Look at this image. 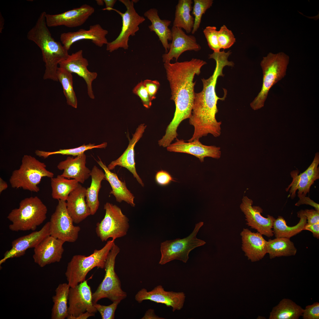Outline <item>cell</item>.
Wrapping results in <instances>:
<instances>
[{"mask_svg":"<svg viewBox=\"0 0 319 319\" xmlns=\"http://www.w3.org/2000/svg\"><path fill=\"white\" fill-rule=\"evenodd\" d=\"M298 196L299 200L295 204L296 206H299L302 204L309 205L314 207L316 210L319 211V204L311 199L309 197L299 194H298Z\"/></svg>","mask_w":319,"mask_h":319,"instance_id":"obj_49","label":"cell"},{"mask_svg":"<svg viewBox=\"0 0 319 319\" xmlns=\"http://www.w3.org/2000/svg\"><path fill=\"white\" fill-rule=\"evenodd\" d=\"M303 212L306 217L307 224H312L319 222V211L313 209H306L303 210Z\"/></svg>","mask_w":319,"mask_h":319,"instance_id":"obj_48","label":"cell"},{"mask_svg":"<svg viewBox=\"0 0 319 319\" xmlns=\"http://www.w3.org/2000/svg\"><path fill=\"white\" fill-rule=\"evenodd\" d=\"M267 253L271 259L277 257L295 255L297 249L290 238H276L269 239L266 242Z\"/></svg>","mask_w":319,"mask_h":319,"instance_id":"obj_34","label":"cell"},{"mask_svg":"<svg viewBox=\"0 0 319 319\" xmlns=\"http://www.w3.org/2000/svg\"><path fill=\"white\" fill-rule=\"evenodd\" d=\"M319 153L315 154L314 159L310 166L305 171L310 181L313 183L319 178Z\"/></svg>","mask_w":319,"mask_h":319,"instance_id":"obj_44","label":"cell"},{"mask_svg":"<svg viewBox=\"0 0 319 319\" xmlns=\"http://www.w3.org/2000/svg\"><path fill=\"white\" fill-rule=\"evenodd\" d=\"M289 62V56L282 52L269 53L263 57L260 64L263 74L262 85L260 92L250 104L253 110L263 107L270 89L286 75Z\"/></svg>","mask_w":319,"mask_h":319,"instance_id":"obj_6","label":"cell"},{"mask_svg":"<svg viewBox=\"0 0 319 319\" xmlns=\"http://www.w3.org/2000/svg\"><path fill=\"white\" fill-rule=\"evenodd\" d=\"M105 5V8L103 9V10H107L109 11H111V9L113 8V7L117 0H103Z\"/></svg>","mask_w":319,"mask_h":319,"instance_id":"obj_53","label":"cell"},{"mask_svg":"<svg viewBox=\"0 0 319 319\" xmlns=\"http://www.w3.org/2000/svg\"><path fill=\"white\" fill-rule=\"evenodd\" d=\"M304 230H307L311 232L314 237L319 239V222L310 224H307V223L304 227Z\"/></svg>","mask_w":319,"mask_h":319,"instance_id":"obj_50","label":"cell"},{"mask_svg":"<svg viewBox=\"0 0 319 319\" xmlns=\"http://www.w3.org/2000/svg\"><path fill=\"white\" fill-rule=\"evenodd\" d=\"M46 13L41 12L35 25L28 32L27 39L40 48L45 63L44 79L58 81V65L69 56L68 51L52 37L45 20Z\"/></svg>","mask_w":319,"mask_h":319,"instance_id":"obj_3","label":"cell"},{"mask_svg":"<svg viewBox=\"0 0 319 319\" xmlns=\"http://www.w3.org/2000/svg\"><path fill=\"white\" fill-rule=\"evenodd\" d=\"M155 180L156 183L161 186L167 185L171 181H175L168 172L162 170L157 172L155 176Z\"/></svg>","mask_w":319,"mask_h":319,"instance_id":"obj_47","label":"cell"},{"mask_svg":"<svg viewBox=\"0 0 319 319\" xmlns=\"http://www.w3.org/2000/svg\"><path fill=\"white\" fill-rule=\"evenodd\" d=\"M143 82L150 99L152 101L156 98V95L160 84L157 80L146 79Z\"/></svg>","mask_w":319,"mask_h":319,"instance_id":"obj_46","label":"cell"},{"mask_svg":"<svg viewBox=\"0 0 319 319\" xmlns=\"http://www.w3.org/2000/svg\"><path fill=\"white\" fill-rule=\"evenodd\" d=\"M43 162L30 155H25L22 158L19 169L14 170L9 179V182L13 188H22L31 192H38V186L42 178H51L54 174L48 170Z\"/></svg>","mask_w":319,"mask_h":319,"instance_id":"obj_7","label":"cell"},{"mask_svg":"<svg viewBox=\"0 0 319 319\" xmlns=\"http://www.w3.org/2000/svg\"><path fill=\"white\" fill-rule=\"evenodd\" d=\"M176 141L167 147L170 152L183 153L193 155L198 158L201 162L204 158L209 157L219 159L221 155V148L215 146H207L202 144L199 140L186 142L183 139H176Z\"/></svg>","mask_w":319,"mask_h":319,"instance_id":"obj_22","label":"cell"},{"mask_svg":"<svg viewBox=\"0 0 319 319\" xmlns=\"http://www.w3.org/2000/svg\"><path fill=\"white\" fill-rule=\"evenodd\" d=\"M185 298V295L183 292L166 291L161 285L157 286L149 291L142 288L137 292L135 297V300L139 303L144 300H149L171 307L173 312L180 310L183 308Z\"/></svg>","mask_w":319,"mask_h":319,"instance_id":"obj_15","label":"cell"},{"mask_svg":"<svg viewBox=\"0 0 319 319\" xmlns=\"http://www.w3.org/2000/svg\"><path fill=\"white\" fill-rule=\"evenodd\" d=\"M65 242L51 235L45 237L34 248V262L41 267L60 261Z\"/></svg>","mask_w":319,"mask_h":319,"instance_id":"obj_17","label":"cell"},{"mask_svg":"<svg viewBox=\"0 0 319 319\" xmlns=\"http://www.w3.org/2000/svg\"><path fill=\"white\" fill-rule=\"evenodd\" d=\"M95 315V313L87 311L75 317L69 315L66 318L67 319H87L89 317Z\"/></svg>","mask_w":319,"mask_h":319,"instance_id":"obj_52","label":"cell"},{"mask_svg":"<svg viewBox=\"0 0 319 319\" xmlns=\"http://www.w3.org/2000/svg\"><path fill=\"white\" fill-rule=\"evenodd\" d=\"M206 64L203 60L194 58L189 61L164 63L171 90V99L175 105L173 118L165 131V135L167 138H176L178 126L191 116L195 95L196 82H193V79L195 75L199 74L201 68Z\"/></svg>","mask_w":319,"mask_h":319,"instance_id":"obj_1","label":"cell"},{"mask_svg":"<svg viewBox=\"0 0 319 319\" xmlns=\"http://www.w3.org/2000/svg\"><path fill=\"white\" fill-rule=\"evenodd\" d=\"M108 31L99 24L89 26L88 30L81 29L75 32L61 33L60 36L61 43L68 51L74 43L82 40H89L96 46L101 47L108 43L106 35Z\"/></svg>","mask_w":319,"mask_h":319,"instance_id":"obj_19","label":"cell"},{"mask_svg":"<svg viewBox=\"0 0 319 319\" xmlns=\"http://www.w3.org/2000/svg\"><path fill=\"white\" fill-rule=\"evenodd\" d=\"M298 170H294L290 172L292 180L286 190L288 191L289 189V195L292 199L296 196V191L298 190V194L306 196L309 193L311 186L313 183L310 180L305 171L299 174Z\"/></svg>","mask_w":319,"mask_h":319,"instance_id":"obj_36","label":"cell"},{"mask_svg":"<svg viewBox=\"0 0 319 319\" xmlns=\"http://www.w3.org/2000/svg\"><path fill=\"white\" fill-rule=\"evenodd\" d=\"M141 319H163L156 315L153 309H150L147 310Z\"/></svg>","mask_w":319,"mask_h":319,"instance_id":"obj_51","label":"cell"},{"mask_svg":"<svg viewBox=\"0 0 319 319\" xmlns=\"http://www.w3.org/2000/svg\"><path fill=\"white\" fill-rule=\"evenodd\" d=\"M146 127L147 126L144 123L138 126L135 133L133 134L131 139H129V144L126 150L118 158L112 161L108 166L110 170L114 169L117 166L126 168L133 174L134 177L142 187L144 186V184L136 170L134 147L136 143L142 137Z\"/></svg>","mask_w":319,"mask_h":319,"instance_id":"obj_23","label":"cell"},{"mask_svg":"<svg viewBox=\"0 0 319 319\" xmlns=\"http://www.w3.org/2000/svg\"><path fill=\"white\" fill-rule=\"evenodd\" d=\"M218 39L220 49L229 48L236 42V39L233 32L225 25L221 26L218 31Z\"/></svg>","mask_w":319,"mask_h":319,"instance_id":"obj_40","label":"cell"},{"mask_svg":"<svg viewBox=\"0 0 319 319\" xmlns=\"http://www.w3.org/2000/svg\"><path fill=\"white\" fill-rule=\"evenodd\" d=\"M297 217L300 218L299 222L296 225L289 226L284 218L279 216L275 220L273 226L274 234L276 238L286 237L290 238L304 230L307 223L306 217L304 215L303 210L297 213Z\"/></svg>","mask_w":319,"mask_h":319,"instance_id":"obj_32","label":"cell"},{"mask_svg":"<svg viewBox=\"0 0 319 319\" xmlns=\"http://www.w3.org/2000/svg\"><path fill=\"white\" fill-rule=\"evenodd\" d=\"M253 202L247 196H244L240 205L241 211L244 213L246 224L252 229L267 237L274 235L273 230L274 222L276 219L268 215L267 218L262 216L261 214L263 210L259 206H252Z\"/></svg>","mask_w":319,"mask_h":319,"instance_id":"obj_13","label":"cell"},{"mask_svg":"<svg viewBox=\"0 0 319 319\" xmlns=\"http://www.w3.org/2000/svg\"><path fill=\"white\" fill-rule=\"evenodd\" d=\"M121 301H117L113 302L111 304L104 305L97 304H94V305L97 311L100 314L102 319H114L115 318V311Z\"/></svg>","mask_w":319,"mask_h":319,"instance_id":"obj_42","label":"cell"},{"mask_svg":"<svg viewBox=\"0 0 319 319\" xmlns=\"http://www.w3.org/2000/svg\"><path fill=\"white\" fill-rule=\"evenodd\" d=\"M126 7V10L124 13L114 9H111L116 12L122 17V26L121 30L118 37L113 41L108 42L106 50L112 52L119 48L126 50L128 48V41L130 36L135 35V33L139 30V25L145 20L143 16L139 15L136 12L134 7L135 0H120Z\"/></svg>","mask_w":319,"mask_h":319,"instance_id":"obj_11","label":"cell"},{"mask_svg":"<svg viewBox=\"0 0 319 319\" xmlns=\"http://www.w3.org/2000/svg\"><path fill=\"white\" fill-rule=\"evenodd\" d=\"M95 11L92 6L84 4L60 14H46V22L48 27L64 26L69 28L76 27L84 24Z\"/></svg>","mask_w":319,"mask_h":319,"instance_id":"obj_16","label":"cell"},{"mask_svg":"<svg viewBox=\"0 0 319 319\" xmlns=\"http://www.w3.org/2000/svg\"><path fill=\"white\" fill-rule=\"evenodd\" d=\"M8 186L7 183L1 178H0V193L6 189Z\"/></svg>","mask_w":319,"mask_h":319,"instance_id":"obj_54","label":"cell"},{"mask_svg":"<svg viewBox=\"0 0 319 319\" xmlns=\"http://www.w3.org/2000/svg\"><path fill=\"white\" fill-rule=\"evenodd\" d=\"M194 2L192 14L195 18L192 34H194L199 27L202 15L212 6L213 2L212 0H194Z\"/></svg>","mask_w":319,"mask_h":319,"instance_id":"obj_39","label":"cell"},{"mask_svg":"<svg viewBox=\"0 0 319 319\" xmlns=\"http://www.w3.org/2000/svg\"><path fill=\"white\" fill-rule=\"evenodd\" d=\"M97 162L104 172L105 179L109 183L111 186L112 190L110 193L115 196L116 201L121 203L123 201L131 206L135 207V197L127 188L125 182L120 180L117 175L111 172L100 159Z\"/></svg>","mask_w":319,"mask_h":319,"instance_id":"obj_27","label":"cell"},{"mask_svg":"<svg viewBox=\"0 0 319 319\" xmlns=\"http://www.w3.org/2000/svg\"><path fill=\"white\" fill-rule=\"evenodd\" d=\"M215 61L213 74L208 79H201L203 89L200 92L195 93L191 114L189 118V123L194 127V131L192 137L188 140L189 142L199 140L209 134L215 137L221 134L222 122L218 121L216 118L218 111L217 104L219 100H225L227 91L224 89V96L220 98L217 95L215 88L218 78L224 76L223 69L228 65V63L221 58L216 59Z\"/></svg>","mask_w":319,"mask_h":319,"instance_id":"obj_2","label":"cell"},{"mask_svg":"<svg viewBox=\"0 0 319 319\" xmlns=\"http://www.w3.org/2000/svg\"><path fill=\"white\" fill-rule=\"evenodd\" d=\"M120 251V248L114 243L105 263L104 277L96 291L92 293L93 304L104 298H108L113 302L121 301L126 297L127 293L122 289L121 281L115 270L116 258Z\"/></svg>","mask_w":319,"mask_h":319,"instance_id":"obj_8","label":"cell"},{"mask_svg":"<svg viewBox=\"0 0 319 319\" xmlns=\"http://www.w3.org/2000/svg\"><path fill=\"white\" fill-rule=\"evenodd\" d=\"M302 316L303 319H319V303L316 302L306 306Z\"/></svg>","mask_w":319,"mask_h":319,"instance_id":"obj_45","label":"cell"},{"mask_svg":"<svg viewBox=\"0 0 319 319\" xmlns=\"http://www.w3.org/2000/svg\"><path fill=\"white\" fill-rule=\"evenodd\" d=\"M172 40L168 52L162 56L164 62H170L173 58L176 61L184 52L188 51H198L201 49L196 38L186 34L182 29L173 26L171 29Z\"/></svg>","mask_w":319,"mask_h":319,"instance_id":"obj_21","label":"cell"},{"mask_svg":"<svg viewBox=\"0 0 319 319\" xmlns=\"http://www.w3.org/2000/svg\"><path fill=\"white\" fill-rule=\"evenodd\" d=\"M97 4L100 6H102L104 4V1L102 0H97L96 1Z\"/></svg>","mask_w":319,"mask_h":319,"instance_id":"obj_56","label":"cell"},{"mask_svg":"<svg viewBox=\"0 0 319 319\" xmlns=\"http://www.w3.org/2000/svg\"><path fill=\"white\" fill-rule=\"evenodd\" d=\"M203 33L207 40L208 45L214 52L220 51L218 39V31L215 26H208L204 30Z\"/></svg>","mask_w":319,"mask_h":319,"instance_id":"obj_41","label":"cell"},{"mask_svg":"<svg viewBox=\"0 0 319 319\" xmlns=\"http://www.w3.org/2000/svg\"><path fill=\"white\" fill-rule=\"evenodd\" d=\"M107 146V143L106 142H104L101 144L96 145H95V144L89 143L87 145L84 144L80 147L74 148L60 149L58 151L54 152H47L37 150L35 151V153L36 155L44 158H46L51 155L55 154L71 155L74 156H77L84 153V152L87 150L94 148H105Z\"/></svg>","mask_w":319,"mask_h":319,"instance_id":"obj_38","label":"cell"},{"mask_svg":"<svg viewBox=\"0 0 319 319\" xmlns=\"http://www.w3.org/2000/svg\"><path fill=\"white\" fill-rule=\"evenodd\" d=\"M57 78L62 86L67 104L74 108H77V100L73 88L72 74L59 67L57 71Z\"/></svg>","mask_w":319,"mask_h":319,"instance_id":"obj_37","label":"cell"},{"mask_svg":"<svg viewBox=\"0 0 319 319\" xmlns=\"http://www.w3.org/2000/svg\"><path fill=\"white\" fill-rule=\"evenodd\" d=\"M87 189L79 184L69 196L66 201L68 212L74 223L78 224L91 215L85 198Z\"/></svg>","mask_w":319,"mask_h":319,"instance_id":"obj_25","label":"cell"},{"mask_svg":"<svg viewBox=\"0 0 319 319\" xmlns=\"http://www.w3.org/2000/svg\"><path fill=\"white\" fill-rule=\"evenodd\" d=\"M203 224V222L196 224L192 233L185 238L167 240L161 242V257L159 263L163 265L175 260L186 263L192 250L206 243L204 240L196 237L198 232Z\"/></svg>","mask_w":319,"mask_h":319,"instance_id":"obj_9","label":"cell"},{"mask_svg":"<svg viewBox=\"0 0 319 319\" xmlns=\"http://www.w3.org/2000/svg\"><path fill=\"white\" fill-rule=\"evenodd\" d=\"M83 52L82 50H80L69 55L66 59L59 63V67L72 74H76L83 78L87 84L88 95L91 99H93L95 96L92 89V83L97 78V74L88 69V62L83 57Z\"/></svg>","mask_w":319,"mask_h":319,"instance_id":"obj_18","label":"cell"},{"mask_svg":"<svg viewBox=\"0 0 319 319\" xmlns=\"http://www.w3.org/2000/svg\"><path fill=\"white\" fill-rule=\"evenodd\" d=\"M133 92L140 98L145 107L148 109L150 107L152 100L142 81L134 88Z\"/></svg>","mask_w":319,"mask_h":319,"instance_id":"obj_43","label":"cell"},{"mask_svg":"<svg viewBox=\"0 0 319 319\" xmlns=\"http://www.w3.org/2000/svg\"><path fill=\"white\" fill-rule=\"evenodd\" d=\"M79 184L75 179H69L61 175L51 178L52 196L54 199L66 201L69 194Z\"/></svg>","mask_w":319,"mask_h":319,"instance_id":"obj_35","label":"cell"},{"mask_svg":"<svg viewBox=\"0 0 319 319\" xmlns=\"http://www.w3.org/2000/svg\"><path fill=\"white\" fill-rule=\"evenodd\" d=\"M114 239L107 242L100 250H95L89 255H77L68 263L65 273L68 284L73 287L86 280L88 273L95 267L103 269L108 255L115 243Z\"/></svg>","mask_w":319,"mask_h":319,"instance_id":"obj_5","label":"cell"},{"mask_svg":"<svg viewBox=\"0 0 319 319\" xmlns=\"http://www.w3.org/2000/svg\"><path fill=\"white\" fill-rule=\"evenodd\" d=\"M49 235L50 223L48 222L39 231H34L15 239L12 242L11 249L5 253L3 258L0 261V264L8 259L23 255L27 249L34 248L45 237Z\"/></svg>","mask_w":319,"mask_h":319,"instance_id":"obj_20","label":"cell"},{"mask_svg":"<svg viewBox=\"0 0 319 319\" xmlns=\"http://www.w3.org/2000/svg\"><path fill=\"white\" fill-rule=\"evenodd\" d=\"M92 293L86 280L73 287H70L68 296V315L77 317L88 312L97 311L92 301Z\"/></svg>","mask_w":319,"mask_h":319,"instance_id":"obj_14","label":"cell"},{"mask_svg":"<svg viewBox=\"0 0 319 319\" xmlns=\"http://www.w3.org/2000/svg\"><path fill=\"white\" fill-rule=\"evenodd\" d=\"M303 308L292 300L282 299L270 313L269 319H298L302 316Z\"/></svg>","mask_w":319,"mask_h":319,"instance_id":"obj_30","label":"cell"},{"mask_svg":"<svg viewBox=\"0 0 319 319\" xmlns=\"http://www.w3.org/2000/svg\"><path fill=\"white\" fill-rule=\"evenodd\" d=\"M50 223V235L65 242H73L77 239L80 230L73 224L66 207V201L59 200Z\"/></svg>","mask_w":319,"mask_h":319,"instance_id":"obj_12","label":"cell"},{"mask_svg":"<svg viewBox=\"0 0 319 319\" xmlns=\"http://www.w3.org/2000/svg\"><path fill=\"white\" fill-rule=\"evenodd\" d=\"M86 156L84 153L74 158L68 157L60 162L58 168L64 171L61 175L67 178H72L83 183L90 176V170L86 167Z\"/></svg>","mask_w":319,"mask_h":319,"instance_id":"obj_26","label":"cell"},{"mask_svg":"<svg viewBox=\"0 0 319 319\" xmlns=\"http://www.w3.org/2000/svg\"><path fill=\"white\" fill-rule=\"evenodd\" d=\"M47 212L46 206L38 197L25 198L8 215L11 222L9 228L15 232L34 231L46 219Z\"/></svg>","mask_w":319,"mask_h":319,"instance_id":"obj_4","label":"cell"},{"mask_svg":"<svg viewBox=\"0 0 319 319\" xmlns=\"http://www.w3.org/2000/svg\"><path fill=\"white\" fill-rule=\"evenodd\" d=\"M191 0H179L176 6L173 26L185 30L188 33L191 32L194 18L190 14L192 7Z\"/></svg>","mask_w":319,"mask_h":319,"instance_id":"obj_33","label":"cell"},{"mask_svg":"<svg viewBox=\"0 0 319 319\" xmlns=\"http://www.w3.org/2000/svg\"><path fill=\"white\" fill-rule=\"evenodd\" d=\"M90 176L91 182L89 187L87 189L86 201L90 209L91 215H94L99 207L98 194L101 187V182L105 179V174L95 165L91 170Z\"/></svg>","mask_w":319,"mask_h":319,"instance_id":"obj_29","label":"cell"},{"mask_svg":"<svg viewBox=\"0 0 319 319\" xmlns=\"http://www.w3.org/2000/svg\"><path fill=\"white\" fill-rule=\"evenodd\" d=\"M103 219L96 224V233L102 242L110 238L116 239L126 235L129 228V219L116 205L109 202L104 205Z\"/></svg>","mask_w":319,"mask_h":319,"instance_id":"obj_10","label":"cell"},{"mask_svg":"<svg viewBox=\"0 0 319 319\" xmlns=\"http://www.w3.org/2000/svg\"><path fill=\"white\" fill-rule=\"evenodd\" d=\"M144 15L151 22L149 28L157 35L165 49V53H167L170 45L168 41L172 40V31L168 28L171 21L161 19L158 15L157 10L155 8L150 9L144 13Z\"/></svg>","mask_w":319,"mask_h":319,"instance_id":"obj_28","label":"cell"},{"mask_svg":"<svg viewBox=\"0 0 319 319\" xmlns=\"http://www.w3.org/2000/svg\"><path fill=\"white\" fill-rule=\"evenodd\" d=\"M4 19L0 13V32L1 33L4 28Z\"/></svg>","mask_w":319,"mask_h":319,"instance_id":"obj_55","label":"cell"},{"mask_svg":"<svg viewBox=\"0 0 319 319\" xmlns=\"http://www.w3.org/2000/svg\"><path fill=\"white\" fill-rule=\"evenodd\" d=\"M242 249L252 262L262 259L267 253L266 241L259 232H253L247 228L241 232Z\"/></svg>","mask_w":319,"mask_h":319,"instance_id":"obj_24","label":"cell"},{"mask_svg":"<svg viewBox=\"0 0 319 319\" xmlns=\"http://www.w3.org/2000/svg\"><path fill=\"white\" fill-rule=\"evenodd\" d=\"M70 287L67 283L60 284L55 290V294L52 297L53 302L51 318L64 319L68 315L67 306Z\"/></svg>","mask_w":319,"mask_h":319,"instance_id":"obj_31","label":"cell"}]
</instances>
